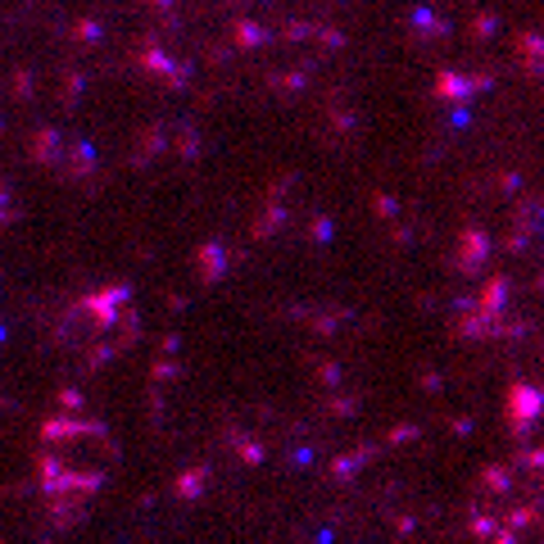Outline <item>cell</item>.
Here are the masks:
<instances>
[{
	"label": "cell",
	"instance_id": "1",
	"mask_svg": "<svg viewBox=\"0 0 544 544\" xmlns=\"http://www.w3.org/2000/svg\"><path fill=\"white\" fill-rule=\"evenodd\" d=\"M41 467L50 495H78L87 499L100 476L114 467V440L96 422H50L41 436Z\"/></svg>",
	"mask_w": 544,
	"mask_h": 544
}]
</instances>
